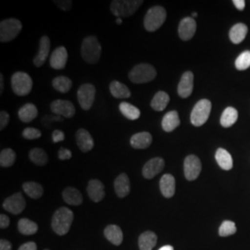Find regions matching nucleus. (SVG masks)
I'll return each mask as SVG.
<instances>
[{
    "instance_id": "11",
    "label": "nucleus",
    "mask_w": 250,
    "mask_h": 250,
    "mask_svg": "<svg viewBox=\"0 0 250 250\" xmlns=\"http://www.w3.org/2000/svg\"><path fill=\"white\" fill-rule=\"evenodd\" d=\"M26 207L25 199L21 192L6 198L3 202V208L11 214L18 215L23 211Z\"/></svg>"
},
{
    "instance_id": "13",
    "label": "nucleus",
    "mask_w": 250,
    "mask_h": 250,
    "mask_svg": "<svg viewBox=\"0 0 250 250\" xmlns=\"http://www.w3.org/2000/svg\"><path fill=\"white\" fill-rule=\"evenodd\" d=\"M197 31V22L192 17H186L179 23L178 33L183 41H188L195 36Z\"/></svg>"
},
{
    "instance_id": "30",
    "label": "nucleus",
    "mask_w": 250,
    "mask_h": 250,
    "mask_svg": "<svg viewBox=\"0 0 250 250\" xmlns=\"http://www.w3.org/2000/svg\"><path fill=\"white\" fill-rule=\"evenodd\" d=\"M109 91L111 95L116 99H125L131 97V91L129 88L118 81H113L109 84Z\"/></svg>"
},
{
    "instance_id": "31",
    "label": "nucleus",
    "mask_w": 250,
    "mask_h": 250,
    "mask_svg": "<svg viewBox=\"0 0 250 250\" xmlns=\"http://www.w3.org/2000/svg\"><path fill=\"white\" fill-rule=\"evenodd\" d=\"M170 102L169 95L164 91H159L151 100V107L156 111L164 110Z\"/></svg>"
},
{
    "instance_id": "34",
    "label": "nucleus",
    "mask_w": 250,
    "mask_h": 250,
    "mask_svg": "<svg viewBox=\"0 0 250 250\" xmlns=\"http://www.w3.org/2000/svg\"><path fill=\"white\" fill-rule=\"evenodd\" d=\"M120 110L125 118H127L128 120H131V121H135V120L139 119L141 115L140 110L135 106L128 103V102H122L120 104Z\"/></svg>"
},
{
    "instance_id": "15",
    "label": "nucleus",
    "mask_w": 250,
    "mask_h": 250,
    "mask_svg": "<svg viewBox=\"0 0 250 250\" xmlns=\"http://www.w3.org/2000/svg\"><path fill=\"white\" fill-rule=\"evenodd\" d=\"M194 88V74L192 72H186L181 77L178 84V95L183 99H188Z\"/></svg>"
},
{
    "instance_id": "4",
    "label": "nucleus",
    "mask_w": 250,
    "mask_h": 250,
    "mask_svg": "<svg viewBox=\"0 0 250 250\" xmlns=\"http://www.w3.org/2000/svg\"><path fill=\"white\" fill-rule=\"evenodd\" d=\"M143 3V0H114L111 2L110 11L117 18L129 17L133 15Z\"/></svg>"
},
{
    "instance_id": "20",
    "label": "nucleus",
    "mask_w": 250,
    "mask_h": 250,
    "mask_svg": "<svg viewBox=\"0 0 250 250\" xmlns=\"http://www.w3.org/2000/svg\"><path fill=\"white\" fill-rule=\"evenodd\" d=\"M114 189L117 196L121 198L127 197L131 191V184L126 173H121L114 181Z\"/></svg>"
},
{
    "instance_id": "3",
    "label": "nucleus",
    "mask_w": 250,
    "mask_h": 250,
    "mask_svg": "<svg viewBox=\"0 0 250 250\" xmlns=\"http://www.w3.org/2000/svg\"><path fill=\"white\" fill-rule=\"evenodd\" d=\"M167 18V11L161 6H155L147 10L145 19L144 26L148 32H155L160 29Z\"/></svg>"
},
{
    "instance_id": "36",
    "label": "nucleus",
    "mask_w": 250,
    "mask_h": 250,
    "mask_svg": "<svg viewBox=\"0 0 250 250\" xmlns=\"http://www.w3.org/2000/svg\"><path fill=\"white\" fill-rule=\"evenodd\" d=\"M52 85L60 93L66 94L72 88V82L67 76H58L52 81Z\"/></svg>"
},
{
    "instance_id": "26",
    "label": "nucleus",
    "mask_w": 250,
    "mask_h": 250,
    "mask_svg": "<svg viewBox=\"0 0 250 250\" xmlns=\"http://www.w3.org/2000/svg\"><path fill=\"white\" fill-rule=\"evenodd\" d=\"M62 197L64 201L72 206H79L83 203V196L78 189L74 188H67L63 190Z\"/></svg>"
},
{
    "instance_id": "54",
    "label": "nucleus",
    "mask_w": 250,
    "mask_h": 250,
    "mask_svg": "<svg viewBox=\"0 0 250 250\" xmlns=\"http://www.w3.org/2000/svg\"></svg>"
},
{
    "instance_id": "42",
    "label": "nucleus",
    "mask_w": 250,
    "mask_h": 250,
    "mask_svg": "<svg viewBox=\"0 0 250 250\" xmlns=\"http://www.w3.org/2000/svg\"><path fill=\"white\" fill-rule=\"evenodd\" d=\"M54 3L63 11H68V10L72 9V1H71V0H62V1L57 0Z\"/></svg>"
},
{
    "instance_id": "22",
    "label": "nucleus",
    "mask_w": 250,
    "mask_h": 250,
    "mask_svg": "<svg viewBox=\"0 0 250 250\" xmlns=\"http://www.w3.org/2000/svg\"><path fill=\"white\" fill-rule=\"evenodd\" d=\"M153 141L151 134L148 132H141L134 134L131 137L130 144L135 149H146L147 148Z\"/></svg>"
},
{
    "instance_id": "21",
    "label": "nucleus",
    "mask_w": 250,
    "mask_h": 250,
    "mask_svg": "<svg viewBox=\"0 0 250 250\" xmlns=\"http://www.w3.org/2000/svg\"><path fill=\"white\" fill-rule=\"evenodd\" d=\"M175 178L170 173H166L161 177L160 188L163 197L166 198L173 197L175 194Z\"/></svg>"
},
{
    "instance_id": "27",
    "label": "nucleus",
    "mask_w": 250,
    "mask_h": 250,
    "mask_svg": "<svg viewBox=\"0 0 250 250\" xmlns=\"http://www.w3.org/2000/svg\"><path fill=\"white\" fill-rule=\"evenodd\" d=\"M158 237L155 232L146 231L143 232L138 239V246L140 250H152L157 245Z\"/></svg>"
},
{
    "instance_id": "7",
    "label": "nucleus",
    "mask_w": 250,
    "mask_h": 250,
    "mask_svg": "<svg viewBox=\"0 0 250 250\" xmlns=\"http://www.w3.org/2000/svg\"><path fill=\"white\" fill-rule=\"evenodd\" d=\"M21 29L22 24L17 19L10 18L2 21L0 23V41L2 43L12 41L18 36Z\"/></svg>"
},
{
    "instance_id": "48",
    "label": "nucleus",
    "mask_w": 250,
    "mask_h": 250,
    "mask_svg": "<svg viewBox=\"0 0 250 250\" xmlns=\"http://www.w3.org/2000/svg\"><path fill=\"white\" fill-rule=\"evenodd\" d=\"M11 249H12V246L10 242L5 239L0 240V250H11Z\"/></svg>"
},
{
    "instance_id": "5",
    "label": "nucleus",
    "mask_w": 250,
    "mask_h": 250,
    "mask_svg": "<svg viewBox=\"0 0 250 250\" xmlns=\"http://www.w3.org/2000/svg\"><path fill=\"white\" fill-rule=\"evenodd\" d=\"M157 76L156 69L147 63L135 65L129 72V78L134 83H145L154 80Z\"/></svg>"
},
{
    "instance_id": "41",
    "label": "nucleus",
    "mask_w": 250,
    "mask_h": 250,
    "mask_svg": "<svg viewBox=\"0 0 250 250\" xmlns=\"http://www.w3.org/2000/svg\"><path fill=\"white\" fill-rule=\"evenodd\" d=\"M42 135V133L40 130L36 129V128H33V127H28L25 128L22 132V136L28 139V140H35V139H38L40 138Z\"/></svg>"
},
{
    "instance_id": "6",
    "label": "nucleus",
    "mask_w": 250,
    "mask_h": 250,
    "mask_svg": "<svg viewBox=\"0 0 250 250\" xmlns=\"http://www.w3.org/2000/svg\"><path fill=\"white\" fill-rule=\"evenodd\" d=\"M11 87L17 96L24 97L32 91L33 80L26 72H15L11 77Z\"/></svg>"
},
{
    "instance_id": "35",
    "label": "nucleus",
    "mask_w": 250,
    "mask_h": 250,
    "mask_svg": "<svg viewBox=\"0 0 250 250\" xmlns=\"http://www.w3.org/2000/svg\"><path fill=\"white\" fill-rule=\"evenodd\" d=\"M29 158L33 163L38 166H44L48 162V156L46 152L39 147L33 148L29 153Z\"/></svg>"
},
{
    "instance_id": "24",
    "label": "nucleus",
    "mask_w": 250,
    "mask_h": 250,
    "mask_svg": "<svg viewBox=\"0 0 250 250\" xmlns=\"http://www.w3.org/2000/svg\"><path fill=\"white\" fill-rule=\"evenodd\" d=\"M104 235L108 241L115 246H120L124 240V233L122 229L115 224L107 226L104 230Z\"/></svg>"
},
{
    "instance_id": "33",
    "label": "nucleus",
    "mask_w": 250,
    "mask_h": 250,
    "mask_svg": "<svg viewBox=\"0 0 250 250\" xmlns=\"http://www.w3.org/2000/svg\"><path fill=\"white\" fill-rule=\"evenodd\" d=\"M237 119H238L237 110L234 107H226L221 117V125L225 128L231 127L236 123Z\"/></svg>"
},
{
    "instance_id": "17",
    "label": "nucleus",
    "mask_w": 250,
    "mask_h": 250,
    "mask_svg": "<svg viewBox=\"0 0 250 250\" xmlns=\"http://www.w3.org/2000/svg\"><path fill=\"white\" fill-rule=\"evenodd\" d=\"M87 194L90 199L94 202H100L105 197V187L104 185L97 179L90 180L87 186Z\"/></svg>"
},
{
    "instance_id": "25",
    "label": "nucleus",
    "mask_w": 250,
    "mask_h": 250,
    "mask_svg": "<svg viewBox=\"0 0 250 250\" xmlns=\"http://www.w3.org/2000/svg\"><path fill=\"white\" fill-rule=\"evenodd\" d=\"M38 115V110L36 105L32 103H27L20 108L18 112L19 119L22 123H31L33 122Z\"/></svg>"
},
{
    "instance_id": "28",
    "label": "nucleus",
    "mask_w": 250,
    "mask_h": 250,
    "mask_svg": "<svg viewBox=\"0 0 250 250\" xmlns=\"http://www.w3.org/2000/svg\"><path fill=\"white\" fill-rule=\"evenodd\" d=\"M215 159L223 170H230L232 169L233 165L232 156L227 150L224 148H218L215 154Z\"/></svg>"
},
{
    "instance_id": "52",
    "label": "nucleus",
    "mask_w": 250,
    "mask_h": 250,
    "mask_svg": "<svg viewBox=\"0 0 250 250\" xmlns=\"http://www.w3.org/2000/svg\"><path fill=\"white\" fill-rule=\"evenodd\" d=\"M116 23H117V24H122V23H123V19L117 18L116 19Z\"/></svg>"
},
{
    "instance_id": "53",
    "label": "nucleus",
    "mask_w": 250,
    "mask_h": 250,
    "mask_svg": "<svg viewBox=\"0 0 250 250\" xmlns=\"http://www.w3.org/2000/svg\"><path fill=\"white\" fill-rule=\"evenodd\" d=\"M196 17H197V12H194L193 14H192V18H196Z\"/></svg>"
},
{
    "instance_id": "37",
    "label": "nucleus",
    "mask_w": 250,
    "mask_h": 250,
    "mask_svg": "<svg viewBox=\"0 0 250 250\" xmlns=\"http://www.w3.org/2000/svg\"><path fill=\"white\" fill-rule=\"evenodd\" d=\"M18 230L21 234L31 235L35 234L38 231V225L29 219L22 218L19 221Z\"/></svg>"
},
{
    "instance_id": "23",
    "label": "nucleus",
    "mask_w": 250,
    "mask_h": 250,
    "mask_svg": "<svg viewBox=\"0 0 250 250\" xmlns=\"http://www.w3.org/2000/svg\"><path fill=\"white\" fill-rule=\"evenodd\" d=\"M180 124H181V122H180L178 112L176 110H171L168 113H166L165 116L163 117L162 122H161V126L165 132L170 133L173 130H175Z\"/></svg>"
},
{
    "instance_id": "12",
    "label": "nucleus",
    "mask_w": 250,
    "mask_h": 250,
    "mask_svg": "<svg viewBox=\"0 0 250 250\" xmlns=\"http://www.w3.org/2000/svg\"><path fill=\"white\" fill-rule=\"evenodd\" d=\"M51 111L58 116L72 118L75 114V107L72 102L68 100L57 99L50 104Z\"/></svg>"
},
{
    "instance_id": "39",
    "label": "nucleus",
    "mask_w": 250,
    "mask_h": 250,
    "mask_svg": "<svg viewBox=\"0 0 250 250\" xmlns=\"http://www.w3.org/2000/svg\"><path fill=\"white\" fill-rule=\"evenodd\" d=\"M250 67V51L246 50L238 56L235 61V68L238 71H245Z\"/></svg>"
},
{
    "instance_id": "45",
    "label": "nucleus",
    "mask_w": 250,
    "mask_h": 250,
    "mask_svg": "<svg viewBox=\"0 0 250 250\" xmlns=\"http://www.w3.org/2000/svg\"><path fill=\"white\" fill-rule=\"evenodd\" d=\"M52 140L54 143H59L65 140V134L61 130H55L52 134Z\"/></svg>"
},
{
    "instance_id": "32",
    "label": "nucleus",
    "mask_w": 250,
    "mask_h": 250,
    "mask_svg": "<svg viewBox=\"0 0 250 250\" xmlns=\"http://www.w3.org/2000/svg\"><path fill=\"white\" fill-rule=\"evenodd\" d=\"M22 189L26 193L27 196L33 199H38L43 196V187L36 182H26L22 185Z\"/></svg>"
},
{
    "instance_id": "49",
    "label": "nucleus",
    "mask_w": 250,
    "mask_h": 250,
    "mask_svg": "<svg viewBox=\"0 0 250 250\" xmlns=\"http://www.w3.org/2000/svg\"><path fill=\"white\" fill-rule=\"evenodd\" d=\"M233 5L238 10H243L245 9L246 2L244 0H233Z\"/></svg>"
},
{
    "instance_id": "40",
    "label": "nucleus",
    "mask_w": 250,
    "mask_h": 250,
    "mask_svg": "<svg viewBox=\"0 0 250 250\" xmlns=\"http://www.w3.org/2000/svg\"><path fill=\"white\" fill-rule=\"evenodd\" d=\"M236 232V226L233 222L231 221H224L219 229V234L220 236H229L234 234Z\"/></svg>"
},
{
    "instance_id": "10",
    "label": "nucleus",
    "mask_w": 250,
    "mask_h": 250,
    "mask_svg": "<svg viewBox=\"0 0 250 250\" xmlns=\"http://www.w3.org/2000/svg\"><path fill=\"white\" fill-rule=\"evenodd\" d=\"M201 170L202 164L198 157L195 155H189L186 158L184 163V171L185 176L188 181H194L198 178Z\"/></svg>"
},
{
    "instance_id": "8",
    "label": "nucleus",
    "mask_w": 250,
    "mask_h": 250,
    "mask_svg": "<svg viewBox=\"0 0 250 250\" xmlns=\"http://www.w3.org/2000/svg\"><path fill=\"white\" fill-rule=\"evenodd\" d=\"M211 111V102L208 99H201L197 102L191 112V123L194 126H202L208 120Z\"/></svg>"
},
{
    "instance_id": "44",
    "label": "nucleus",
    "mask_w": 250,
    "mask_h": 250,
    "mask_svg": "<svg viewBox=\"0 0 250 250\" xmlns=\"http://www.w3.org/2000/svg\"><path fill=\"white\" fill-rule=\"evenodd\" d=\"M9 122V115L7 111L2 110L0 112V130H3Z\"/></svg>"
},
{
    "instance_id": "29",
    "label": "nucleus",
    "mask_w": 250,
    "mask_h": 250,
    "mask_svg": "<svg viewBox=\"0 0 250 250\" xmlns=\"http://www.w3.org/2000/svg\"><path fill=\"white\" fill-rule=\"evenodd\" d=\"M249 32L248 26L244 23H237L231 28L229 32V37L233 44H240L246 38Z\"/></svg>"
},
{
    "instance_id": "47",
    "label": "nucleus",
    "mask_w": 250,
    "mask_h": 250,
    "mask_svg": "<svg viewBox=\"0 0 250 250\" xmlns=\"http://www.w3.org/2000/svg\"><path fill=\"white\" fill-rule=\"evenodd\" d=\"M18 250H37V246L35 242H27L21 245Z\"/></svg>"
},
{
    "instance_id": "1",
    "label": "nucleus",
    "mask_w": 250,
    "mask_h": 250,
    "mask_svg": "<svg viewBox=\"0 0 250 250\" xmlns=\"http://www.w3.org/2000/svg\"><path fill=\"white\" fill-rule=\"evenodd\" d=\"M73 218V212L70 208L62 207L57 209L54 213L51 222L54 232L59 235H65L71 229Z\"/></svg>"
},
{
    "instance_id": "50",
    "label": "nucleus",
    "mask_w": 250,
    "mask_h": 250,
    "mask_svg": "<svg viewBox=\"0 0 250 250\" xmlns=\"http://www.w3.org/2000/svg\"><path fill=\"white\" fill-rule=\"evenodd\" d=\"M3 80H4V78H3V74L1 73V74H0V94H2V93H3V90H4V83H3Z\"/></svg>"
},
{
    "instance_id": "46",
    "label": "nucleus",
    "mask_w": 250,
    "mask_h": 250,
    "mask_svg": "<svg viewBox=\"0 0 250 250\" xmlns=\"http://www.w3.org/2000/svg\"><path fill=\"white\" fill-rule=\"evenodd\" d=\"M9 224H10V220H9V218L7 215H0V227H1V229L8 228Z\"/></svg>"
},
{
    "instance_id": "18",
    "label": "nucleus",
    "mask_w": 250,
    "mask_h": 250,
    "mask_svg": "<svg viewBox=\"0 0 250 250\" xmlns=\"http://www.w3.org/2000/svg\"><path fill=\"white\" fill-rule=\"evenodd\" d=\"M49 51H50V39L48 36H42L39 41V50L37 52L36 58L34 59V64L36 67H41L45 64Z\"/></svg>"
},
{
    "instance_id": "19",
    "label": "nucleus",
    "mask_w": 250,
    "mask_h": 250,
    "mask_svg": "<svg viewBox=\"0 0 250 250\" xmlns=\"http://www.w3.org/2000/svg\"><path fill=\"white\" fill-rule=\"evenodd\" d=\"M75 136H76L77 146L80 148L81 151L86 153V152H89L90 150L93 149V147L95 146L94 139L87 130L79 129L76 132Z\"/></svg>"
},
{
    "instance_id": "9",
    "label": "nucleus",
    "mask_w": 250,
    "mask_h": 250,
    "mask_svg": "<svg viewBox=\"0 0 250 250\" xmlns=\"http://www.w3.org/2000/svg\"><path fill=\"white\" fill-rule=\"evenodd\" d=\"M96 97V88L91 83H84L81 85L77 91V98L81 107L83 110H89L93 106Z\"/></svg>"
},
{
    "instance_id": "43",
    "label": "nucleus",
    "mask_w": 250,
    "mask_h": 250,
    "mask_svg": "<svg viewBox=\"0 0 250 250\" xmlns=\"http://www.w3.org/2000/svg\"><path fill=\"white\" fill-rule=\"evenodd\" d=\"M58 156H59V159L61 161H67V160H70L72 157V152L65 147H62L59 153H58Z\"/></svg>"
},
{
    "instance_id": "14",
    "label": "nucleus",
    "mask_w": 250,
    "mask_h": 250,
    "mask_svg": "<svg viewBox=\"0 0 250 250\" xmlns=\"http://www.w3.org/2000/svg\"><path fill=\"white\" fill-rule=\"evenodd\" d=\"M165 167V162L162 158H153L144 165L142 173L146 179L154 178L161 172Z\"/></svg>"
},
{
    "instance_id": "2",
    "label": "nucleus",
    "mask_w": 250,
    "mask_h": 250,
    "mask_svg": "<svg viewBox=\"0 0 250 250\" xmlns=\"http://www.w3.org/2000/svg\"><path fill=\"white\" fill-rule=\"evenodd\" d=\"M101 45L96 36L85 37L82 43L81 54L85 62L96 64L99 62L101 56Z\"/></svg>"
},
{
    "instance_id": "51",
    "label": "nucleus",
    "mask_w": 250,
    "mask_h": 250,
    "mask_svg": "<svg viewBox=\"0 0 250 250\" xmlns=\"http://www.w3.org/2000/svg\"><path fill=\"white\" fill-rule=\"evenodd\" d=\"M159 250H174V249L171 246H164V247H162Z\"/></svg>"
},
{
    "instance_id": "16",
    "label": "nucleus",
    "mask_w": 250,
    "mask_h": 250,
    "mask_svg": "<svg viewBox=\"0 0 250 250\" xmlns=\"http://www.w3.org/2000/svg\"><path fill=\"white\" fill-rule=\"evenodd\" d=\"M68 61V51L64 46H59L50 56V66L55 70H62Z\"/></svg>"
},
{
    "instance_id": "38",
    "label": "nucleus",
    "mask_w": 250,
    "mask_h": 250,
    "mask_svg": "<svg viewBox=\"0 0 250 250\" xmlns=\"http://www.w3.org/2000/svg\"><path fill=\"white\" fill-rule=\"evenodd\" d=\"M16 161V153L11 148H5L0 153V166L3 168L11 167Z\"/></svg>"
}]
</instances>
